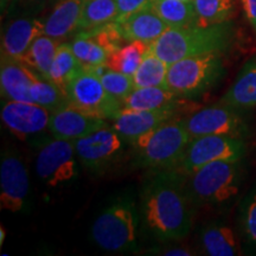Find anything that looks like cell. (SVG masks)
<instances>
[{
  "label": "cell",
  "mask_w": 256,
  "mask_h": 256,
  "mask_svg": "<svg viewBox=\"0 0 256 256\" xmlns=\"http://www.w3.org/2000/svg\"><path fill=\"white\" fill-rule=\"evenodd\" d=\"M194 204L186 176L177 168L151 171L140 192V218L145 232L162 242L178 241L190 234Z\"/></svg>",
  "instance_id": "6da1fadb"
},
{
  "label": "cell",
  "mask_w": 256,
  "mask_h": 256,
  "mask_svg": "<svg viewBox=\"0 0 256 256\" xmlns=\"http://www.w3.org/2000/svg\"><path fill=\"white\" fill-rule=\"evenodd\" d=\"M234 36L232 20L209 26L168 28L151 44V50L170 66L186 57L226 52L232 46Z\"/></svg>",
  "instance_id": "7a4b0ae2"
},
{
  "label": "cell",
  "mask_w": 256,
  "mask_h": 256,
  "mask_svg": "<svg viewBox=\"0 0 256 256\" xmlns=\"http://www.w3.org/2000/svg\"><path fill=\"white\" fill-rule=\"evenodd\" d=\"M140 223L136 200L130 196H121L106 206L92 222V241L107 252H134L139 247Z\"/></svg>",
  "instance_id": "3957f363"
},
{
  "label": "cell",
  "mask_w": 256,
  "mask_h": 256,
  "mask_svg": "<svg viewBox=\"0 0 256 256\" xmlns=\"http://www.w3.org/2000/svg\"><path fill=\"white\" fill-rule=\"evenodd\" d=\"M244 168L242 160H217L186 176V186L194 206L222 208L238 196Z\"/></svg>",
  "instance_id": "277c9868"
},
{
  "label": "cell",
  "mask_w": 256,
  "mask_h": 256,
  "mask_svg": "<svg viewBox=\"0 0 256 256\" xmlns=\"http://www.w3.org/2000/svg\"><path fill=\"white\" fill-rule=\"evenodd\" d=\"M190 142L184 119L170 120L133 144L136 164L151 171L177 168Z\"/></svg>",
  "instance_id": "5b68a950"
},
{
  "label": "cell",
  "mask_w": 256,
  "mask_h": 256,
  "mask_svg": "<svg viewBox=\"0 0 256 256\" xmlns=\"http://www.w3.org/2000/svg\"><path fill=\"white\" fill-rule=\"evenodd\" d=\"M226 72L222 54H206L170 64L166 88L184 98H194L216 86Z\"/></svg>",
  "instance_id": "8992f818"
},
{
  "label": "cell",
  "mask_w": 256,
  "mask_h": 256,
  "mask_svg": "<svg viewBox=\"0 0 256 256\" xmlns=\"http://www.w3.org/2000/svg\"><path fill=\"white\" fill-rule=\"evenodd\" d=\"M78 162L72 142L52 136L40 138L36 142L34 170L48 186L56 188L76 179Z\"/></svg>",
  "instance_id": "52a82bcc"
},
{
  "label": "cell",
  "mask_w": 256,
  "mask_h": 256,
  "mask_svg": "<svg viewBox=\"0 0 256 256\" xmlns=\"http://www.w3.org/2000/svg\"><path fill=\"white\" fill-rule=\"evenodd\" d=\"M66 94L74 107L104 120L112 121L124 108L122 104L108 94L100 76L83 66L70 80Z\"/></svg>",
  "instance_id": "ba28073f"
},
{
  "label": "cell",
  "mask_w": 256,
  "mask_h": 256,
  "mask_svg": "<svg viewBox=\"0 0 256 256\" xmlns=\"http://www.w3.org/2000/svg\"><path fill=\"white\" fill-rule=\"evenodd\" d=\"M191 139L204 136H223L244 139L249 136V126L238 110L220 104L200 110L184 118Z\"/></svg>",
  "instance_id": "9c48e42d"
},
{
  "label": "cell",
  "mask_w": 256,
  "mask_h": 256,
  "mask_svg": "<svg viewBox=\"0 0 256 256\" xmlns=\"http://www.w3.org/2000/svg\"><path fill=\"white\" fill-rule=\"evenodd\" d=\"M247 152L244 139L223 136H204L191 139L177 170L184 176L217 160H242Z\"/></svg>",
  "instance_id": "30bf717a"
},
{
  "label": "cell",
  "mask_w": 256,
  "mask_h": 256,
  "mask_svg": "<svg viewBox=\"0 0 256 256\" xmlns=\"http://www.w3.org/2000/svg\"><path fill=\"white\" fill-rule=\"evenodd\" d=\"M124 139L107 124L74 142L78 162L92 174H104L119 162Z\"/></svg>",
  "instance_id": "8fae6325"
},
{
  "label": "cell",
  "mask_w": 256,
  "mask_h": 256,
  "mask_svg": "<svg viewBox=\"0 0 256 256\" xmlns=\"http://www.w3.org/2000/svg\"><path fill=\"white\" fill-rule=\"evenodd\" d=\"M30 206V178L26 165L16 151L6 148L0 160V208L22 212Z\"/></svg>",
  "instance_id": "7c38bea8"
},
{
  "label": "cell",
  "mask_w": 256,
  "mask_h": 256,
  "mask_svg": "<svg viewBox=\"0 0 256 256\" xmlns=\"http://www.w3.org/2000/svg\"><path fill=\"white\" fill-rule=\"evenodd\" d=\"M51 112L34 102L2 98V121L12 136L20 140L40 136L49 127Z\"/></svg>",
  "instance_id": "4fadbf2b"
},
{
  "label": "cell",
  "mask_w": 256,
  "mask_h": 256,
  "mask_svg": "<svg viewBox=\"0 0 256 256\" xmlns=\"http://www.w3.org/2000/svg\"><path fill=\"white\" fill-rule=\"evenodd\" d=\"M107 124L106 120L84 113L66 102L51 112L48 130L52 136L74 142Z\"/></svg>",
  "instance_id": "5bb4252c"
},
{
  "label": "cell",
  "mask_w": 256,
  "mask_h": 256,
  "mask_svg": "<svg viewBox=\"0 0 256 256\" xmlns=\"http://www.w3.org/2000/svg\"><path fill=\"white\" fill-rule=\"evenodd\" d=\"M179 112L176 110H136L122 108L120 113L112 120L118 133L124 142L133 144L145 134L162 126V124L178 118Z\"/></svg>",
  "instance_id": "9a60e30c"
},
{
  "label": "cell",
  "mask_w": 256,
  "mask_h": 256,
  "mask_svg": "<svg viewBox=\"0 0 256 256\" xmlns=\"http://www.w3.org/2000/svg\"><path fill=\"white\" fill-rule=\"evenodd\" d=\"M40 34H44V20L42 19L30 14L11 19L2 34V56L20 60Z\"/></svg>",
  "instance_id": "2e32d148"
},
{
  "label": "cell",
  "mask_w": 256,
  "mask_h": 256,
  "mask_svg": "<svg viewBox=\"0 0 256 256\" xmlns=\"http://www.w3.org/2000/svg\"><path fill=\"white\" fill-rule=\"evenodd\" d=\"M40 75L19 60L2 56L0 89L5 100L32 102L30 89Z\"/></svg>",
  "instance_id": "e0dca14e"
},
{
  "label": "cell",
  "mask_w": 256,
  "mask_h": 256,
  "mask_svg": "<svg viewBox=\"0 0 256 256\" xmlns=\"http://www.w3.org/2000/svg\"><path fill=\"white\" fill-rule=\"evenodd\" d=\"M115 22L119 24L126 42L139 40L152 44L168 28V24L150 6Z\"/></svg>",
  "instance_id": "ac0fdd59"
},
{
  "label": "cell",
  "mask_w": 256,
  "mask_h": 256,
  "mask_svg": "<svg viewBox=\"0 0 256 256\" xmlns=\"http://www.w3.org/2000/svg\"><path fill=\"white\" fill-rule=\"evenodd\" d=\"M188 98H180L166 87L134 88L124 101V108L136 110H186Z\"/></svg>",
  "instance_id": "d6986e66"
},
{
  "label": "cell",
  "mask_w": 256,
  "mask_h": 256,
  "mask_svg": "<svg viewBox=\"0 0 256 256\" xmlns=\"http://www.w3.org/2000/svg\"><path fill=\"white\" fill-rule=\"evenodd\" d=\"M86 0H58L44 20V34L62 42L78 31Z\"/></svg>",
  "instance_id": "ffe728a7"
},
{
  "label": "cell",
  "mask_w": 256,
  "mask_h": 256,
  "mask_svg": "<svg viewBox=\"0 0 256 256\" xmlns=\"http://www.w3.org/2000/svg\"><path fill=\"white\" fill-rule=\"evenodd\" d=\"M220 104L236 110H249L256 107V60H249L230 88L223 95Z\"/></svg>",
  "instance_id": "44dd1931"
},
{
  "label": "cell",
  "mask_w": 256,
  "mask_h": 256,
  "mask_svg": "<svg viewBox=\"0 0 256 256\" xmlns=\"http://www.w3.org/2000/svg\"><path fill=\"white\" fill-rule=\"evenodd\" d=\"M200 244L210 256H235L241 254L238 240L234 230L223 223L206 224L200 232Z\"/></svg>",
  "instance_id": "7402d4cb"
},
{
  "label": "cell",
  "mask_w": 256,
  "mask_h": 256,
  "mask_svg": "<svg viewBox=\"0 0 256 256\" xmlns=\"http://www.w3.org/2000/svg\"><path fill=\"white\" fill-rule=\"evenodd\" d=\"M60 43L62 42L57 40L55 38L46 36V34H40L34 40V43L19 60L30 66L42 78L49 80L51 66H52Z\"/></svg>",
  "instance_id": "603a6c76"
},
{
  "label": "cell",
  "mask_w": 256,
  "mask_h": 256,
  "mask_svg": "<svg viewBox=\"0 0 256 256\" xmlns=\"http://www.w3.org/2000/svg\"><path fill=\"white\" fill-rule=\"evenodd\" d=\"M151 8L168 28H186L196 24L194 2L184 0H150Z\"/></svg>",
  "instance_id": "cb8c5ba5"
},
{
  "label": "cell",
  "mask_w": 256,
  "mask_h": 256,
  "mask_svg": "<svg viewBox=\"0 0 256 256\" xmlns=\"http://www.w3.org/2000/svg\"><path fill=\"white\" fill-rule=\"evenodd\" d=\"M151 50V44L145 42H127L120 49L108 56L106 66L124 75L133 76L142 64L144 57Z\"/></svg>",
  "instance_id": "d4e9b609"
},
{
  "label": "cell",
  "mask_w": 256,
  "mask_h": 256,
  "mask_svg": "<svg viewBox=\"0 0 256 256\" xmlns=\"http://www.w3.org/2000/svg\"><path fill=\"white\" fill-rule=\"evenodd\" d=\"M196 24L209 26L230 22L238 12L236 0H194Z\"/></svg>",
  "instance_id": "484cf974"
},
{
  "label": "cell",
  "mask_w": 256,
  "mask_h": 256,
  "mask_svg": "<svg viewBox=\"0 0 256 256\" xmlns=\"http://www.w3.org/2000/svg\"><path fill=\"white\" fill-rule=\"evenodd\" d=\"M118 16L115 0H86L76 34L115 22Z\"/></svg>",
  "instance_id": "4316f807"
},
{
  "label": "cell",
  "mask_w": 256,
  "mask_h": 256,
  "mask_svg": "<svg viewBox=\"0 0 256 256\" xmlns=\"http://www.w3.org/2000/svg\"><path fill=\"white\" fill-rule=\"evenodd\" d=\"M168 64L150 50L132 76L134 88L166 87Z\"/></svg>",
  "instance_id": "83f0119b"
},
{
  "label": "cell",
  "mask_w": 256,
  "mask_h": 256,
  "mask_svg": "<svg viewBox=\"0 0 256 256\" xmlns=\"http://www.w3.org/2000/svg\"><path fill=\"white\" fill-rule=\"evenodd\" d=\"M81 68L82 66L74 54L72 44L60 43L51 66L49 80L66 90L70 80Z\"/></svg>",
  "instance_id": "f1b7e54d"
},
{
  "label": "cell",
  "mask_w": 256,
  "mask_h": 256,
  "mask_svg": "<svg viewBox=\"0 0 256 256\" xmlns=\"http://www.w3.org/2000/svg\"><path fill=\"white\" fill-rule=\"evenodd\" d=\"M98 74L100 76L102 84L108 94H110L114 100L122 104L126 98L134 90V83L132 76L124 75V74L116 72V70L110 69L106 64L88 68Z\"/></svg>",
  "instance_id": "f546056e"
},
{
  "label": "cell",
  "mask_w": 256,
  "mask_h": 256,
  "mask_svg": "<svg viewBox=\"0 0 256 256\" xmlns=\"http://www.w3.org/2000/svg\"><path fill=\"white\" fill-rule=\"evenodd\" d=\"M30 98L34 104L54 112L68 102L66 90L50 80L40 76L30 89Z\"/></svg>",
  "instance_id": "4dcf8cb0"
},
{
  "label": "cell",
  "mask_w": 256,
  "mask_h": 256,
  "mask_svg": "<svg viewBox=\"0 0 256 256\" xmlns=\"http://www.w3.org/2000/svg\"><path fill=\"white\" fill-rule=\"evenodd\" d=\"M70 44L76 58L83 68H92L107 62L108 52L92 38L76 34Z\"/></svg>",
  "instance_id": "1f68e13d"
},
{
  "label": "cell",
  "mask_w": 256,
  "mask_h": 256,
  "mask_svg": "<svg viewBox=\"0 0 256 256\" xmlns=\"http://www.w3.org/2000/svg\"><path fill=\"white\" fill-rule=\"evenodd\" d=\"M238 226L244 241L256 249V186L246 194L240 206Z\"/></svg>",
  "instance_id": "d6a6232c"
},
{
  "label": "cell",
  "mask_w": 256,
  "mask_h": 256,
  "mask_svg": "<svg viewBox=\"0 0 256 256\" xmlns=\"http://www.w3.org/2000/svg\"><path fill=\"white\" fill-rule=\"evenodd\" d=\"M78 34L98 42L102 48H104V50L108 52V56L120 49L124 46V42H126L121 34L119 24L116 22L101 25V26L92 28V30L80 31Z\"/></svg>",
  "instance_id": "836d02e7"
},
{
  "label": "cell",
  "mask_w": 256,
  "mask_h": 256,
  "mask_svg": "<svg viewBox=\"0 0 256 256\" xmlns=\"http://www.w3.org/2000/svg\"><path fill=\"white\" fill-rule=\"evenodd\" d=\"M115 2H116L118 14H119L116 20H120V19L126 18L134 12L147 8L150 0H115Z\"/></svg>",
  "instance_id": "e575fe53"
},
{
  "label": "cell",
  "mask_w": 256,
  "mask_h": 256,
  "mask_svg": "<svg viewBox=\"0 0 256 256\" xmlns=\"http://www.w3.org/2000/svg\"><path fill=\"white\" fill-rule=\"evenodd\" d=\"M156 254L165 256H191L194 255V252L186 246H174V247L156 249Z\"/></svg>",
  "instance_id": "d590c367"
},
{
  "label": "cell",
  "mask_w": 256,
  "mask_h": 256,
  "mask_svg": "<svg viewBox=\"0 0 256 256\" xmlns=\"http://www.w3.org/2000/svg\"><path fill=\"white\" fill-rule=\"evenodd\" d=\"M46 2V0H14V4H12L11 8L16 6L17 8L24 10V11L34 12L40 8Z\"/></svg>",
  "instance_id": "8d00e7d4"
},
{
  "label": "cell",
  "mask_w": 256,
  "mask_h": 256,
  "mask_svg": "<svg viewBox=\"0 0 256 256\" xmlns=\"http://www.w3.org/2000/svg\"><path fill=\"white\" fill-rule=\"evenodd\" d=\"M243 11L256 34V0H241Z\"/></svg>",
  "instance_id": "74e56055"
},
{
  "label": "cell",
  "mask_w": 256,
  "mask_h": 256,
  "mask_svg": "<svg viewBox=\"0 0 256 256\" xmlns=\"http://www.w3.org/2000/svg\"><path fill=\"white\" fill-rule=\"evenodd\" d=\"M12 4H14V0H0V10H2V17L10 11Z\"/></svg>",
  "instance_id": "f35d334b"
},
{
  "label": "cell",
  "mask_w": 256,
  "mask_h": 256,
  "mask_svg": "<svg viewBox=\"0 0 256 256\" xmlns=\"http://www.w3.org/2000/svg\"><path fill=\"white\" fill-rule=\"evenodd\" d=\"M5 238H6V232H5L4 226H2V228H0V246L4 244Z\"/></svg>",
  "instance_id": "ab89813d"
},
{
  "label": "cell",
  "mask_w": 256,
  "mask_h": 256,
  "mask_svg": "<svg viewBox=\"0 0 256 256\" xmlns=\"http://www.w3.org/2000/svg\"><path fill=\"white\" fill-rule=\"evenodd\" d=\"M184 2H194V0H184Z\"/></svg>",
  "instance_id": "60d3db41"
}]
</instances>
